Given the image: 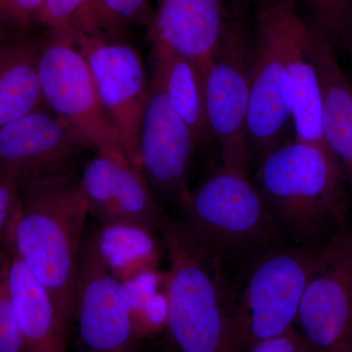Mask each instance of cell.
Instances as JSON below:
<instances>
[{"instance_id": "9c48e42d", "label": "cell", "mask_w": 352, "mask_h": 352, "mask_svg": "<svg viewBox=\"0 0 352 352\" xmlns=\"http://www.w3.org/2000/svg\"><path fill=\"white\" fill-rule=\"evenodd\" d=\"M73 321L82 352H131L138 342L126 286L102 259L94 230L85 233L78 254Z\"/></svg>"}, {"instance_id": "4316f807", "label": "cell", "mask_w": 352, "mask_h": 352, "mask_svg": "<svg viewBox=\"0 0 352 352\" xmlns=\"http://www.w3.org/2000/svg\"><path fill=\"white\" fill-rule=\"evenodd\" d=\"M111 15L120 24H149L152 17V0H103Z\"/></svg>"}, {"instance_id": "7c38bea8", "label": "cell", "mask_w": 352, "mask_h": 352, "mask_svg": "<svg viewBox=\"0 0 352 352\" xmlns=\"http://www.w3.org/2000/svg\"><path fill=\"white\" fill-rule=\"evenodd\" d=\"M85 149L80 134L44 106L0 129V175L19 187L72 170Z\"/></svg>"}, {"instance_id": "30bf717a", "label": "cell", "mask_w": 352, "mask_h": 352, "mask_svg": "<svg viewBox=\"0 0 352 352\" xmlns=\"http://www.w3.org/2000/svg\"><path fill=\"white\" fill-rule=\"evenodd\" d=\"M295 328L314 352H344L352 333V233L338 231L324 245L310 275Z\"/></svg>"}, {"instance_id": "f1b7e54d", "label": "cell", "mask_w": 352, "mask_h": 352, "mask_svg": "<svg viewBox=\"0 0 352 352\" xmlns=\"http://www.w3.org/2000/svg\"><path fill=\"white\" fill-rule=\"evenodd\" d=\"M252 1H254V0H230L234 11H236L237 14H242L243 11H244L248 6L252 3Z\"/></svg>"}, {"instance_id": "277c9868", "label": "cell", "mask_w": 352, "mask_h": 352, "mask_svg": "<svg viewBox=\"0 0 352 352\" xmlns=\"http://www.w3.org/2000/svg\"><path fill=\"white\" fill-rule=\"evenodd\" d=\"M183 226L226 259L276 248L281 233L254 183L221 166L183 199Z\"/></svg>"}, {"instance_id": "ac0fdd59", "label": "cell", "mask_w": 352, "mask_h": 352, "mask_svg": "<svg viewBox=\"0 0 352 352\" xmlns=\"http://www.w3.org/2000/svg\"><path fill=\"white\" fill-rule=\"evenodd\" d=\"M311 53L320 82L324 139L352 192V85L336 59L331 41L314 27Z\"/></svg>"}, {"instance_id": "d4e9b609", "label": "cell", "mask_w": 352, "mask_h": 352, "mask_svg": "<svg viewBox=\"0 0 352 352\" xmlns=\"http://www.w3.org/2000/svg\"><path fill=\"white\" fill-rule=\"evenodd\" d=\"M44 0H0V31L18 36L43 25Z\"/></svg>"}, {"instance_id": "ffe728a7", "label": "cell", "mask_w": 352, "mask_h": 352, "mask_svg": "<svg viewBox=\"0 0 352 352\" xmlns=\"http://www.w3.org/2000/svg\"><path fill=\"white\" fill-rule=\"evenodd\" d=\"M151 43L152 78L197 142L208 138L201 76L194 64L159 43Z\"/></svg>"}, {"instance_id": "ba28073f", "label": "cell", "mask_w": 352, "mask_h": 352, "mask_svg": "<svg viewBox=\"0 0 352 352\" xmlns=\"http://www.w3.org/2000/svg\"><path fill=\"white\" fill-rule=\"evenodd\" d=\"M291 124V95L278 0H263L256 13L250 71L247 131L251 159L258 164L284 143Z\"/></svg>"}, {"instance_id": "6da1fadb", "label": "cell", "mask_w": 352, "mask_h": 352, "mask_svg": "<svg viewBox=\"0 0 352 352\" xmlns=\"http://www.w3.org/2000/svg\"><path fill=\"white\" fill-rule=\"evenodd\" d=\"M88 214L80 176L72 168L18 187L17 207L7 236L14 252L48 292L69 329Z\"/></svg>"}, {"instance_id": "2e32d148", "label": "cell", "mask_w": 352, "mask_h": 352, "mask_svg": "<svg viewBox=\"0 0 352 352\" xmlns=\"http://www.w3.org/2000/svg\"><path fill=\"white\" fill-rule=\"evenodd\" d=\"M226 0H157L148 24L150 43L188 58L201 80L227 31Z\"/></svg>"}, {"instance_id": "d6986e66", "label": "cell", "mask_w": 352, "mask_h": 352, "mask_svg": "<svg viewBox=\"0 0 352 352\" xmlns=\"http://www.w3.org/2000/svg\"><path fill=\"white\" fill-rule=\"evenodd\" d=\"M39 43L18 36L0 45V129L44 107L39 82Z\"/></svg>"}, {"instance_id": "cb8c5ba5", "label": "cell", "mask_w": 352, "mask_h": 352, "mask_svg": "<svg viewBox=\"0 0 352 352\" xmlns=\"http://www.w3.org/2000/svg\"><path fill=\"white\" fill-rule=\"evenodd\" d=\"M8 263L6 242L0 251V352H20L19 331L9 286Z\"/></svg>"}, {"instance_id": "52a82bcc", "label": "cell", "mask_w": 352, "mask_h": 352, "mask_svg": "<svg viewBox=\"0 0 352 352\" xmlns=\"http://www.w3.org/2000/svg\"><path fill=\"white\" fill-rule=\"evenodd\" d=\"M38 71L44 105L66 120L88 149L124 153L87 60L73 41L50 32L39 43Z\"/></svg>"}, {"instance_id": "4dcf8cb0", "label": "cell", "mask_w": 352, "mask_h": 352, "mask_svg": "<svg viewBox=\"0 0 352 352\" xmlns=\"http://www.w3.org/2000/svg\"><path fill=\"white\" fill-rule=\"evenodd\" d=\"M344 352H352V333L351 338H349V342H347L346 349H344Z\"/></svg>"}, {"instance_id": "3957f363", "label": "cell", "mask_w": 352, "mask_h": 352, "mask_svg": "<svg viewBox=\"0 0 352 352\" xmlns=\"http://www.w3.org/2000/svg\"><path fill=\"white\" fill-rule=\"evenodd\" d=\"M256 188L280 233L296 244L314 243L349 212L346 182L328 148L284 142L258 164Z\"/></svg>"}, {"instance_id": "5bb4252c", "label": "cell", "mask_w": 352, "mask_h": 352, "mask_svg": "<svg viewBox=\"0 0 352 352\" xmlns=\"http://www.w3.org/2000/svg\"><path fill=\"white\" fill-rule=\"evenodd\" d=\"M80 183L88 212L97 223L126 222L160 233L166 214L143 173L124 153L95 151Z\"/></svg>"}, {"instance_id": "44dd1931", "label": "cell", "mask_w": 352, "mask_h": 352, "mask_svg": "<svg viewBox=\"0 0 352 352\" xmlns=\"http://www.w3.org/2000/svg\"><path fill=\"white\" fill-rule=\"evenodd\" d=\"M94 231L102 259L122 282L159 268L162 250L154 231L126 222L98 224Z\"/></svg>"}, {"instance_id": "5b68a950", "label": "cell", "mask_w": 352, "mask_h": 352, "mask_svg": "<svg viewBox=\"0 0 352 352\" xmlns=\"http://www.w3.org/2000/svg\"><path fill=\"white\" fill-rule=\"evenodd\" d=\"M324 245L273 248L252 264L234 296L232 322L238 351L295 327L305 286Z\"/></svg>"}, {"instance_id": "83f0119b", "label": "cell", "mask_w": 352, "mask_h": 352, "mask_svg": "<svg viewBox=\"0 0 352 352\" xmlns=\"http://www.w3.org/2000/svg\"><path fill=\"white\" fill-rule=\"evenodd\" d=\"M245 352H314L311 346L295 327L286 332L261 340L251 344Z\"/></svg>"}, {"instance_id": "e0dca14e", "label": "cell", "mask_w": 352, "mask_h": 352, "mask_svg": "<svg viewBox=\"0 0 352 352\" xmlns=\"http://www.w3.org/2000/svg\"><path fill=\"white\" fill-rule=\"evenodd\" d=\"M7 247L9 286L17 318L20 352H67L69 329L52 298L8 242Z\"/></svg>"}, {"instance_id": "f546056e", "label": "cell", "mask_w": 352, "mask_h": 352, "mask_svg": "<svg viewBox=\"0 0 352 352\" xmlns=\"http://www.w3.org/2000/svg\"><path fill=\"white\" fill-rule=\"evenodd\" d=\"M346 29L349 30V34H351V39H352V7H351V13H349V20H347V24H346Z\"/></svg>"}, {"instance_id": "7a4b0ae2", "label": "cell", "mask_w": 352, "mask_h": 352, "mask_svg": "<svg viewBox=\"0 0 352 352\" xmlns=\"http://www.w3.org/2000/svg\"><path fill=\"white\" fill-rule=\"evenodd\" d=\"M160 234L168 259L166 332L173 352H239L226 259L168 215Z\"/></svg>"}, {"instance_id": "1f68e13d", "label": "cell", "mask_w": 352, "mask_h": 352, "mask_svg": "<svg viewBox=\"0 0 352 352\" xmlns=\"http://www.w3.org/2000/svg\"><path fill=\"white\" fill-rule=\"evenodd\" d=\"M6 38H4L3 36H2V32L0 31V45L3 43V41H6Z\"/></svg>"}, {"instance_id": "8fae6325", "label": "cell", "mask_w": 352, "mask_h": 352, "mask_svg": "<svg viewBox=\"0 0 352 352\" xmlns=\"http://www.w3.org/2000/svg\"><path fill=\"white\" fill-rule=\"evenodd\" d=\"M74 43L87 60L102 106L115 126L127 160L141 170L139 129L151 90L142 58L122 39L82 36Z\"/></svg>"}, {"instance_id": "4fadbf2b", "label": "cell", "mask_w": 352, "mask_h": 352, "mask_svg": "<svg viewBox=\"0 0 352 352\" xmlns=\"http://www.w3.org/2000/svg\"><path fill=\"white\" fill-rule=\"evenodd\" d=\"M198 144L159 87L151 82L138 134L139 166L155 197L182 203L188 194L192 155Z\"/></svg>"}, {"instance_id": "8992f818", "label": "cell", "mask_w": 352, "mask_h": 352, "mask_svg": "<svg viewBox=\"0 0 352 352\" xmlns=\"http://www.w3.org/2000/svg\"><path fill=\"white\" fill-rule=\"evenodd\" d=\"M252 45L243 25L230 21L201 80L208 136L219 146L222 166L248 176L250 71Z\"/></svg>"}, {"instance_id": "603a6c76", "label": "cell", "mask_w": 352, "mask_h": 352, "mask_svg": "<svg viewBox=\"0 0 352 352\" xmlns=\"http://www.w3.org/2000/svg\"><path fill=\"white\" fill-rule=\"evenodd\" d=\"M124 283L136 340L150 339L166 332L168 316L166 271L160 268L143 271Z\"/></svg>"}, {"instance_id": "9a60e30c", "label": "cell", "mask_w": 352, "mask_h": 352, "mask_svg": "<svg viewBox=\"0 0 352 352\" xmlns=\"http://www.w3.org/2000/svg\"><path fill=\"white\" fill-rule=\"evenodd\" d=\"M278 6L296 139L328 148L322 124L320 82L311 53L314 28L300 17L296 0H278Z\"/></svg>"}, {"instance_id": "484cf974", "label": "cell", "mask_w": 352, "mask_h": 352, "mask_svg": "<svg viewBox=\"0 0 352 352\" xmlns=\"http://www.w3.org/2000/svg\"><path fill=\"white\" fill-rule=\"evenodd\" d=\"M316 20L315 27L333 41L346 30L352 0H305Z\"/></svg>"}, {"instance_id": "7402d4cb", "label": "cell", "mask_w": 352, "mask_h": 352, "mask_svg": "<svg viewBox=\"0 0 352 352\" xmlns=\"http://www.w3.org/2000/svg\"><path fill=\"white\" fill-rule=\"evenodd\" d=\"M43 25L73 41L82 36L120 41L126 29L103 0H44Z\"/></svg>"}]
</instances>
